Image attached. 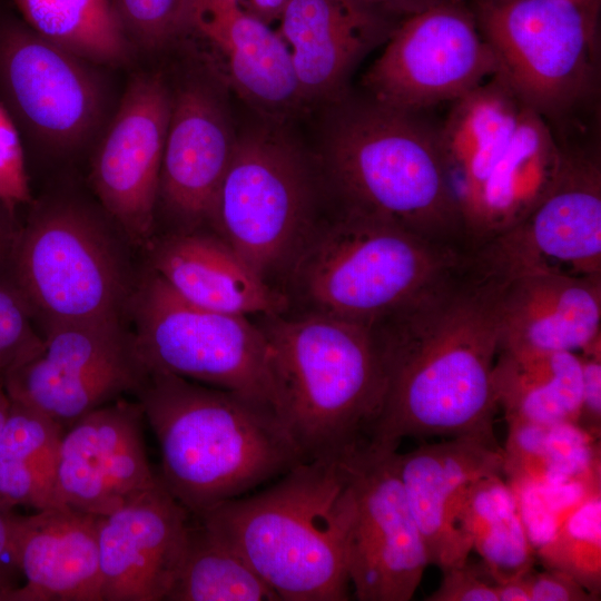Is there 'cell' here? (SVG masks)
<instances>
[{"mask_svg":"<svg viewBox=\"0 0 601 601\" xmlns=\"http://www.w3.org/2000/svg\"><path fill=\"white\" fill-rule=\"evenodd\" d=\"M384 395L370 442L494 435L493 368L500 349L496 285L463 260L372 326Z\"/></svg>","mask_w":601,"mask_h":601,"instance_id":"6da1fadb","label":"cell"},{"mask_svg":"<svg viewBox=\"0 0 601 601\" xmlns=\"http://www.w3.org/2000/svg\"><path fill=\"white\" fill-rule=\"evenodd\" d=\"M135 396L159 443L158 476L191 515L305 461L276 411L237 393L148 371Z\"/></svg>","mask_w":601,"mask_h":601,"instance_id":"7a4b0ae2","label":"cell"},{"mask_svg":"<svg viewBox=\"0 0 601 601\" xmlns=\"http://www.w3.org/2000/svg\"><path fill=\"white\" fill-rule=\"evenodd\" d=\"M355 496L341 459L304 461L269 487L193 515L284 601H346Z\"/></svg>","mask_w":601,"mask_h":601,"instance_id":"3957f363","label":"cell"},{"mask_svg":"<svg viewBox=\"0 0 601 601\" xmlns=\"http://www.w3.org/2000/svg\"><path fill=\"white\" fill-rule=\"evenodd\" d=\"M336 105L324 139V162L343 213L391 224L466 254L439 126L422 112L368 97Z\"/></svg>","mask_w":601,"mask_h":601,"instance_id":"277c9868","label":"cell"},{"mask_svg":"<svg viewBox=\"0 0 601 601\" xmlns=\"http://www.w3.org/2000/svg\"><path fill=\"white\" fill-rule=\"evenodd\" d=\"M263 327L276 412L305 461L341 459L368 442L385 380L372 327L312 312Z\"/></svg>","mask_w":601,"mask_h":601,"instance_id":"5b68a950","label":"cell"},{"mask_svg":"<svg viewBox=\"0 0 601 601\" xmlns=\"http://www.w3.org/2000/svg\"><path fill=\"white\" fill-rule=\"evenodd\" d=\"M496 73L558 136L600 93L601 0H470Z\"/></svg>","mask_w":601,"mask_h":601,"instance_id":"8992f818","label":"cell"},{"mask_svg":"<svg viewBox=\"0 0 601 601\" xmlns=\"http://www.w3.org/2000/svg\"><path fill=\"white\" fill-rule=\"evenodd\" d=\"M463 258L397 226L342 213L307 240L294 273L314 312L372 327Z\"/></svg>","mask_w":601,"mask_h":601,"instance_id":"52a82bcc","label":"cell"},{"mask_svg":"<svg viewBox=\"0 0 601 601\" xmlns=\"http://www.w3.org/2000/svg\"><path fill=\"white\" fill-rule=\"evenodd\" d=\"M14 287L45 324L121 319L135 290L118 239L82 203L37 204L9 254Z\"/></svg>","mask_w":601,"mask_h":601,"instance_id":"ba28073f","label":"cell"},{"mask_svg":"<svg viewBox=\"0 0 601 601\" xmlns=\"http://www.w3.org/2000/svg\"><path fill=\"white\" fill-rule=\"evenodd\" d=\"M314 181L306 157L278 124L238 136L209 223L265 279L294 264L309 236Z\"/></svg>","mask_w":601,"mask_h":601,"instance_id":"9c48e42d","label":"cell"},{"mask_svg":"<svg viewBox=\"0 0 601 601\" xmlns=\"http://www.w3.org/2000/svg\"><path fill=\"white\" fill-rule=\"evenodd\" d=\"M128 309L148 371L227 390L276 411L267 338L248 317L194 305L151 269L135 287Z\"/></svg>","mask_w":601,"mask_h":601,"instance_id":"30bf717a","label":"cell"},{"mask_svg":"<svg viewBox=\"0 0 601 601\" xmlns=\"http://www.w3.org/2000/svg\"><path fill=\"white\" fill-rule=\"evenodd\" d=\"M561 170L520 221L466 254L477 275L500 283L530 272L601 275V159L595 146L561 142Z\"/></svg>","mask_w":601,"mask_h":601,"instance_id":"8fae6325","label":"cell"},{"mask_svg":"<svg viewBox=\"0 0 601 601\" xmlns=\"http://www.w3.org/2000/svg\"><path fill=\"white\" fill-rule=\"evenodd\" d=\"M470 0H444L403 19L363 78L372 100L423 112L496 73Z\"/></svg>","mask_w":601,"mask_h":601,"instance_id":"7c38bea8","label":"cell"},{"mask_svg":"<svg viewBox=\"0 0 601 601\" xmlns=\"http://www.w3.org/2000/svg\"><path fill=\"white\" fill-rule=\"evenodd\" d=\"M41 349L3 377L12 401L65 430L85 414L136 394L148 370L121 319L46 323Z\"/></svg>","mask_w":601,"mask_h":601,"instance_id":"4fadbf2b","label":"cell"},{"mask_svg":"<svg viewBox=\"0 0 601 601\" xmlns=\"http://www.w3.org/2000/svg\"><path fill=\"white\" fill-rule=\"evenodd\" d=\"M93 62L0 18V99L19 130L42 148L68 154L96 132L106 96Z\"/></svg>","mask_w":601,"mask_h":601,"instance_id":"5bb4252c","label":"cell"},{"mask_svg":"<svg viewBox=\"0 0 601 601\" xmlns=\"http://www.w3.org/2000/svg\"><path fill=\"white\" fill-rule=\"evenodd\" d=\"M397 454L368 441L342 457L355 496L347 569L359 601L411 600L430 564L398 475Z\"/></svg>","mask_w":601,"mask_h":601,"instance_id":"9a60e30c","label":"cell"},{"mask_svg":"<svg viewBox=\"0 0 601 601\" xmlns=\"http://www.w3.org/2000/svg\"><path fill=\"white\" fill-rule=\"evenodd\" d=\"M171 101L162 76L135 75L92 159L95 194L135 246L148 245L154 230Z\"/></svg>","mask_w":601,"mask_h":601,"instance_id":"2e32d148","label":"cell"},{"mask_svg":"<svg viewBox=\"0 0 601 601\" xmlns=\"http://www.w3.org/2000/svg\"><path fill=\"white\" fill-rule=\"evenodd\" d=\"M142 421L140 403L120 397L65 430L57 482L66 506L105 516L157 483Z\"/></svg>","mask_w":601,"mask_h":601,"instance_id":"e0dca14e","label":"cell"},{"mask_svg":"<svg viewBox=\"0 0 601 601\" xmlns=\"http://www.w3.org/2000/svg\"><path fill=\"white\" fill-rule=\"evenodd\" d=\"M191 514L157 483L100 516L102 601L166 600L177 575Z\"/></svg>","mask_w":601,"mask_h":601,"instance_id":"ac0fdd59","label":"cell"},{"mask_svg":"<svg viewBox=\"0 0 601 601\" xmlns=\"http://www.w3.org/2000/svg\"><path fill=\"white\" fill-rule=\"evenodd\" d=\"M237 138L226 104L210 81L189 78L173 91L158 201L181 230L209 221Z\"/></svg>","mask_w":601,"mask_h":601,"instance_id":"d6986e66","label":"cell"},{"mask_svg":"<svg viewBox=\"0 0 601 601\" xmlns=\"http://www.w3.org/2000/svg\"><path fill=\"white\" fill-rule=\"evenodd\" d=\"M397 467L428 563L443 572L466 562L472 545L457 526L456 509L470 484L504 473L495 436L467 434L424 444L398 453Z\"/></svg>","mask_w":601,"mask_h":601,"instance_id":"ffe728a7","label":"cell"},{"mask_svg":"<svg viewBox=\"0 0 601 601\" xmlns=\"http://www.w3.org/2000/svg\"><path fill=\"white\" fill-rule=\"evenodd\" d=\"M303 104H338L358 62L402 20L361 0H289L279 19Z\"/></svg>","mask_w":601,"mask_h":601,"instance_id":"44dd1931","label":"cell"},{"mask_svg":"<svg viewBox=\"0 0 601 601\" xmlns=\"http://www.w3.org/2000/svg\"><path fill=\"white\" fill-rule=\"evenodd\" d=\"M494 284L499 351L580 353L601 338V275L542 270Z\"/></svg>","mask_w":601,"mask_h":601,"instance_id":"7402d4cb","label":"cell"},{"mask_svg":"<svg viewBox=\"0 0 601 601\" xmlns=\"http://www.w3.org/2000/svg\"><path fill=\"white\" fill-rule=\"evenodd\" d=\"M100 516L70 508L10 513V545L23 583L10 601H102Z\"/></svg>","mask_w":601,"mask_h":601,"instance_id":"603a6c76","label":"cell"},{"mask_svg":"<svg viewBox=\"0 0 601 601\" xmlns=\"http://www.w3.org/2000/svg\"><path fill=\"white\" fill-rule=\"evenodd\" d=\"M563 158L552 127L524 107L509 145L460 204L466 254L524 218L554 184Z\"/></svg>","mask_w":601,"mask_h":601,"instance_id":"cb8c5ba5","label":"cell"},{"mask_svg":"<svg viewBox=\"0 0 601 601\" xmlns=\"http://www.w3.org/2000/svg\"><path fill=\"white\" fill-rule=\"evenodd\" d=\"M195 30L220 53L227 79L255 111L279 124L304 106L279 32L229 0H198Z\"/></svg>","mask_w":601,"mask_h":601,"instance_id":"d4e9b609","label":"cell"},{"mask_svg":"<svg viewBox=\"0 0 601 601\" xmlns=\"http://www.w3.org/2000/svg\"><path fill=\"white\" fill-rule=\"evenodd\" d=\"M151 270L178 296L206 309L280 316L288 299L220 236L180 230L155 243Z\"/></svg>","mask_w":601,"mask_h":601,"instance_id":"484cf974","label":"cell"},{"mask_svg":"<svg viewBox=\"0 0 601 601\" xmlns=\"http://www.w3.org/2000/svg\"><path fill=\"white\" fill-rule=\"evenodd\" d=\"M524 107L496 76L452 102L439 140L459 208L510 142Z\"/></svg>","mask_w":601,"mask_h":601,"instance_id":"4316f807","label":"cell"},{"mask_svg":"<svg viewBox=\"0 0 601 601\" xmlns=\"http://www.w3.org/2000/svg\"><path fill=\"white\" fill-rule=\"evenodd\" d=\"M493 388L506 421L578 424L582 397L580 356L573 352L499 351Z\"/></svg>","mask_w":601,"mask_h":601,"instance_id":"83f0119b","label":"cell"},{"mask_svg":"<svg viewBox=\"0 0 601 601\" xmlns=\"http://www.w3.org/2000/svg\"><path fill=\"white\" fill-rule=\"evenodd\" d=\"M11 400V398H10ZM65 427L11 400L0 436V509L16 505L42 511L66 506L59 495L57 467Z\"/></svg>","mask_w":601,"mask_h":601,"instance_id":"f1b7e54d","label":"cell"},{"mask_svg":"<svg viewBox=\"0 0 601 601\" xmlns=\"http://www.w3.org/2000/svg\"><path fill=\"white\" fill-rule=\"evenodd\" d=\"M501 476L470 484L456 509L457 526L482 556L492 582L525 575L535 560L515 492Z\"/></svg>","mask_w":601,"mask_h":601,"instance_id":"f546056e","label":"cell"},{"mask_svg":"<svg viewBox=\"0 0 601 601\" xmlns=\"http://www.w3.org/2000/svg\"><path fill=\"white\" fill-rule=\"evenodd\" d=\"M38 35L93 62L129 61L132 45L112 0H12Z\"/></svg>","mask_w":601,"mask_h":601,"instance_id":"4dcf8cb0","label":"cell"},{"mask_svg":"<svg viewBox=\"0 0 601 601\" xmlns=\"http://www.w3.org/2000/svg\"><path fill=\"white\" fill-rule=\"evenodd\" d=\"M166 600L277 601L279 598L229 543L197 520L189 525L184 555Z\"/></svg>","mask_w":601,"mask_h":601,"instance_id":"1f68e13d","label":"cell"},{"mask_svg":"<svg viewBox=\"0 0 601 601\" xmlns=\"http://www.w3.org/2000/svg\"><path fill=\"white\" fill-rule=\"evenodd\" d=\"M544 566L579 582L595 600L601 592V491L562 513L535 552Z\"/></svg>","mask_w":601,"mask_h":601,"instance_id":"d6a6232c","label":"cell"},{"mask_svg":"<svg viewBox=\"0 0 601 601\" xmlns=\"http://www.w3.org/2000/svg\"><path fill=\"white\" fill-rule=\"evenodd\" d=\"M198 0H112L122 29L134 46L165 48L195 30Z\"/></svg>","mask_w":601,"mask_h":601,"instance_id":"836d02e7","label":"cell"},{"mask_svg":"<svg viewBox=\"0 0 601 601\" xmlns=\"http://www.w3.org/2000/svg\"><path fill=\"white\" fill-rule=\"evenodd\" d=\"M31 311L14 285L0 280V376L35 356L42 337L33 329Z\"/></svg>","mask_w":601,"mask_h":601,"instance_id":"e575fe53","label":"cell"},{"mask_svg":"<svg viewBox=\"0 0 601 601\" xmlns=\"http://www.w3.org/2000/svg\"><path fill=\"white\" fill-rule=\"evenodd\" d=\"M0 201L12 213L31 201L19 128L0 99Z\"/></svg>","mask_w":601,"mask_h":601,"instance_id":"d590c367","label":"cell"},{"mask_svg":"<svg viewBox=\"0 0 601 601\" xmlns=\"http://www.w3.org/2000/svg\"><path fill=\"white\" fill-rule=\"evenodd\" d=\"M425 600L497 601V597L484 565H472L466 561L443 571L440 587Z\"/></svg>","mask_w":601,"mask_h":601,"instance_id":"8d00e7d4","label":"cell"},{"mask_svg":"<svg viewBox=\"0 0 601 601\" xmlns=\"http://www.w3.org/2000/svg\"><path fill=\"white\" fill-rule=\"evenodd\" d=\"M578 354L582 365V397L578 425L599 439L601 430V338Z\"/></svg>","mask_w":601,"mask_h":601,"instance_id":"74e56055","label":"cell"},{"mask_svg":"<svg viewBox=\"0 0 601 601\" xmlns=\"http://www.w3.org/2000/svg\"><path fill=\"white\" fill-rule=\"evenodd\" d=\"M531 601L595 600L579 582L565 573L546 569L531 570L525 575Z\"/></svg>","mask_w":601,"mask_h":601,"instance_id":"f35d334b","label":"cell"},{"mask_svg":"<svg viewBox=\"0 0 601 601\" xmlns=\"http://www.w3.org/2000/svg\"><path fill=\"white\" fill-rule=\"evenodd\" d=\"M11 511L0 509V601H10L19 588L17 573H20L11 554L9 515Z\"/></svg>","mask_w":601,"mask_h":601,"instance_id":"ab89813d","label":"cell"},{"mask_svg":"<svg viewBox=\"0 0 601 601\" xmlns=\"http://www.w3.org/2000/svg\"><path fill=\"white\" fill-rule=\"evenodd\" d=\"M371 8L403 20L408 16L417 13L435 3L444 0H361Z\"/></svg>","mask_w":601,"mask_h":601,"instance_id":"60d3db41","label":"cell"},{"mask_svg":"<svg viewBox=\"0 0 601 601\" xmlns=\"http://www.w3.org/2000/svg\"><path fill=\"white\" fill-rule=\"evenodd\" d=\"M525 575L494 581L493 587L497 601H531Z\"/></svg>","mask_w":601,"mask_h":601,"instance_id":"b9f144b4","label":"cell"},{"mask_svg":"<svg viewBox=\"0 0 601 601\" xmlns=\"http://www.w3.org/2000/svg\"><path fill=\"white\" fill-rule=\"evenodd\" d=\"M289 0H246L245 9L266 23L278 20Z\"/></svg>","mask_w":601,"mask_h":601,"instance_id":"7bdbcfd3","label":"cell"},{"mask_svg":"<svg viewBox=\"0 0 601 601\" xmlns=\"http://www.w3.org/2000/svg\"><path fill=\"white\" fill-rule=\"evenodd\" d=\"M13 215L14 213L0 201V260L9 256L18 233Z\"/></svg>","mask_w":601,"mask_h":601,"instance_id":"ee69618b","label":"cell"},{"mask_svg":"<svg viewBox=\"0 0 601 601\" xmlns=\"http://www.w3.org/2000/svg\"><path fill=\"white\" fill-rule=\"evenodd\" d=\"M11 400L4 386L3 377L0 376V436L10 410Z\"/></svg>","mask_w":601,"mask_h":601,"instance_id":"f6af8a7d","label":"cell"},{"mask_svg":"<svg viewBox=\"0 0 601 601\" xmlns=\"http://www.w3.org/2000/svg\"><path fill=\"white\" fill-rule=\"evenodd\" d=\"M229 1L236 2V3L240 4L244 8L246 6V0H229Z\"/></svg>","mask_w":601,"mask_h":601,"instance_id":"bcb514c9","label":"cell"}]
</instances>
